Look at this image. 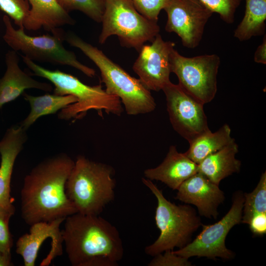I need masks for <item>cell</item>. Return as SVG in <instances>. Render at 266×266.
<instances>
[{
    "label": "cell",
    "mask_w": 266,
    "mask_h": 266,
    "mask_svg": "<svg viewBox=\"0 0 266 266\" xmlns=\"http://www.w3.org/2000/svg\"><path fill=\"white\" fill-rule=\"evenodd\" d=\"M74 161L66 154L47 159L24 178L21 192V216L31 226L77 213L66 192Z\"/></svg>",
    "instance_id": "1"
},
{
    "label": "cell",
    "mask_w": 266,
    "mask_h": 266,
    "mask_svg": "<svg viewBox=\"0 0 266 266\" xmlns=\"http://www.w3.org/2000/svg\"><path fill=\"white\" fill-rule=\"evenodd\" d=\"M63 243L73 266H117L124 255L117 228L99 215L76 213L66 217Z\"/></svg>",
    "instance_id": "2"
},
{
    "label": "cell",
    "mask_w": 266,
    "mask_h": 266,
    "mask_svg": "<svg viewBox=\"0 0 266 266\" xmlns=\"http://www.w3.org/2000/svg\"><path fill=\"white\" fill-rule=\"evenodd\" d=\"M65 40L78 48L96 65L105 86V91L120 100L128 115L146 114L155 110L156 103L150 91L138 78L132 76L101 50L76 34L65 33Z\"/></svg>",
    "instance_id": "3"
},
{
    "label": "cell",
    "mask_w": 266,
    "mask_h": 266,
    "mask_svg": "<svg viewBox=\"0 0 266 266\" xmlns=\"http://www.w3.org/2000/svg\"><path fill=\"white\" fill-rule=\"evenodd\" d=\"M21 57L33 75L46 79L54 85V94L71 95L76 98V102L60 111L59 119H80L91 110L97 111L101 116L103 111L107 114L117 116H120L123 113V107L120 100L107 93L101 85H86L72 75L58 69H48L23 55Z\"/></svg>",
    "instance_id": "4"
},
{
    "label": "cell",
    "mask_w": 266,
    "mask_h": 266,
    "mask_svg": "<svg viewBox=\"0 0 266 266\" xmlns=\"http://www.w3.org/2000/svg\"><path fill=\"white\" fill-rule=\"evenodd\" d=\"M114 169L110 165L80 155L66 184V192L77 212L99 215L115 198Z\"/></svg>",
    "instance_id": "5"
},
{
    "label": "cell",
    "mask_w": 266,
    "mask_h": 266,
    "mask_svg": "<svg viewBox=\"0 0 266 266\" xmlns=\"http://www.w3.org/2000/svg\"><path fill=\"white\" fill-rule=\"evenodd\" d=\"M141 180L157 199L155 219L160 231L158 238L145 247V253L153 257L175 247H184L191 242L193 234L202 226L200 218L192 206L176 205L168 200L151 180L146 178Z\"/></svg>",
    "instance_id": "6"
},
{
    "label": "cell",
    "mask_w": 266,
    "mask_h": 266,
    "mask_svg": "<svg viewBox=\"0 0 266 266\" xmlns=\"http://www.w3.org/2000/svg\"><path fill=\"white\" fill-rule=\"evenodd\" d=\"M101 22L100 44L116 35L122 46L138 52L145 42H151L160 32L157 22L140 14L132 0H105Z\"/></svg>",
    "instance_id": "7"
},
{
    "label": "cell",
    "mask_w": 266,
    "mask_h": 266,
    "mask_svg": "<svg viewBox=\"0 0 266 266\" xmlns=\"http://www.w3.org/2000/svg\"><path fill=\"white\" fill-rule=\"evenodd\" d=\"M2 21L5 27L3 39L13 50L22 52L33 61L67 66L88 77L95 76L93 68L81 63L74 53L64 47L65 33L62 30L51 34L31 36L25 33L24 28L15 29L7 15L3 16Z\"/></svg>",
    "instance_id": "8"
},
{
    "label": "cell",
    "mask_w": 266,
    "mask_h": 266,
    "mask_svg": "<svg viewBox=\"0 0 266 266\" xmlns=\"http://www.w3.org/2000/svg\"><path fill=\"white\" fill-rule=\"evenodd\" d=\"M221 63L215 54L185 57L174 48L170 54L171 72L178 79V85L187 94L205 104L215 97L217 74Z\"/></svg>",
    "instance_id": "9"
},
{
    "label": "cell",
    "mask_w": 266,
    "mask_h": 266,
    "mask_svg": "<svg viewBox=\"0 0 266 266\" xmlns=\"http://www.w3.org/2000/svg\"><path fill=\"white\" fill-rule=\"evenodd\" d=\"M244 201L242 191L234 193L231 207L220 220L212 225L202 224V231L193 240L181 249L173 250V252L187 259L192 257L213 260L217 258L233 259L235 254L227 248L225 240L230 230L241 222Z\"/></svg>",
    "instance_id": "10"
},
{
    "label": "cell",
    "mask_w": 266,
    "mask_h": 266,
    "mask_svg": "<svg viewBox=\"0 0 266 266\" xmlns=\"http://www.w3.org/2000/svg\"><path fill=\"white\" fill-rule=\"evenodd\" d=\"M173 129L189 143L210 131L204 104L187 94L171 81L162 89Z\"/></svg>",
    "instance_id": "11"
},
{
    "label": "cell",
    "mask_w": 266,
    "mask_h": 266,
    "mask_svg": "<svg viewBox=\"0 0 266 266\" xmlns=\"http://www.w3.org/2000/svg\"><path fill=\"white\" fill-rule=\"evenodd\" d=\"M164 10L167 16L165 30L176 33L184 47H197L213 13L199 0H168Z\"/></svg>",
    "instance_id": "12"
},
{
    "label": "cell",
    "mask_w": 266,
    "mask_h": 266,
    "mask_svg": "<svg viewBox=\"0 0 266 266\" xmlns=\"http://www.w3.org/2000/svg\"><path fill=\"white\" fill-rule=\"evenodd\" d=\"M174 47V42L164 40L159 33L151 44L140 49L133 69L149 91L162 90L170 82V54Z\"/></svg>",
    "instance_id": "13"
},
{
    "label": "cell",
    "mask_w": 266,
    "mask_h": 266,
    "mask_svg": "<svg viewBox=\"0 0 266 266\" xmlns=\"http://www.w3.org/2000/svg\"><path fill=\"white\" fill-rule=\"evenodd\" d=\"M65 219L62 218L51 222L34 223L30 226L29 233L18 238L16 244V252L23 258L25 266H34L39 249L48 238L51 240V249L40 266H48L55 258L62 255L63 238L60 226Z\"/></svg>",
    "instance_id": "14"
},
{
    "label": "cell",
    "mask_w": 266,
    "mask_h": 266,
    "mask_svg": "<svg viewBox=\"0 0 266 266\" xmlns=\"http://www.w3.org/2000/svg\"><path fill=\"white\" fill-rule=\"evenodd\" d=\"M175 199L196 206L200 216L216 219L218 208L225 200L224 193L219 185L197 172L184 181L178 188Z\"/></svg>",
    "instance_id": "15"
},
{
    "label": "cell",
    "mask_w": 266,
    "mask_h": 266,
    "mask_svg": "<svg viewBox=\"0 0 266 266\" xmlns=\"http://www.w3.org/2000/svg\"><path fill=\"white\" fill-rule=\"evenodd\" d=\"M27 139L26 131L20 125L8 129L0 140V207L13 214L15 208L10 183L15 160Z\"/></svg>",
    "instance_id": "16"
},
{
    "label": "cell",
    "mask_w": 266,
    "mask_h": 266,
    "mask_svg": "<svg viewBox=\"0 0 266 266\" xmlns=\"http://www.w3.org/2000/svg\"><path fill=\"white\" fill-rule=\"evenodd\" d=\"M5 59L6 69L0 78V108L16 99L27 89H36L45 92L53 90L50 84L38 81L22 70L17 52L8 51Z\"/></svg>",
    "instance_id": "17"
},
{
    "label": "cell",
    "mask_w": 266,
    "mask_h": 266,
    "mask_svg": "<svg viewBox=\"0 0 266 266\" xmlns=\"http://www.w3.org/2000/svg\"><path fill=\"white\" fill-rule=\"evenodd\" d=\"M197 172L198 164L171 145L162 163L156 167L145 169L144 175L147 179L160 181L175 190Z\"/></svg>",
    "instance_id": "18"
},
{
    "label": "cell",
    "mask_w": 266,
    "mask_h": 266,
    "mask_svg": "<svg viewBox=\"0 0 266 266\" xmlns=\"http://www.w3.org/2000/svg\"><path fill=\"white\" fill-rule=\"evenodd\" d=\"M30 4L29 16L24 24L28 31H37L41 28L55 33L66 25H74L75 21L59 4L56 0H27Z\"/></svg>",
    "instance_id": "19"
},
{
    "label": "cell",
    "mask_w": 266,
    "mask_h": 266,
    "mask_svg": "<svg viewBox=\"0 0 266 266\" xmlns=\"http://www.w3.org/2000/svg\"><path fill=\"white\" fill-rule=\"evenodd\" d=\"M238 150V145L234 140L198 164V172L219 185L223 179L239 172L241 162L235 158Z\"/></svg>",
    "instance_id": "20"
},
{
    "label": "cell",
    "mask_w": 266,
    "mask_h": 266,
    "mask_svg": "<svg viewBox=\"0 0 266 266\" xmlns=\"http://www.w3.org/2000/svg\"><path fill=\"white\" fill-rule=\"evenodd\" d=\"M24 98L29 102L31 111L20 126L27 131L40 117L56 113L58 111L77 101L71 95L45 94L34 96L23 93Z\"/></svg>",
    "instance_id": "21"
},
{
    "label": "cell",
    "mask_w": 266,
    "mask_h": 266,
    "mask_svg": "<svg viewBox=\"0 0 266 266\" xmlns=\"http://www.w3.org/2000/svg\"><path fill=\"white\" fill-rule=\"evenodd\" d=\"M231 133V128L227 124L214 133L210 130L189 143V148L185 153L192 161L199 164L208 155L234 141Z\"/></svg>",
    "instance_id": "22"
},
{
    "label": "cell",
    "mask_w": 266,
    "mask_h": 266,
    "mask_svg": "<svg viewBox=\"0 0 266 266\" xmlns=\"http://www.w3.org/2000/svg\"><path fill=\"white\" fill-rule=\"evenodd\" d=\"M245 1L244 15L233 35L240 41L264 34L266 29V0Z\"/></svg>",
    "instance_id": "23"
},
{
    "label": "cell",
    "mask_w": 266,
    "mask_h": 266,
    "mask_svg": "<svg viewBox=\"0 0 266 266\" xmlns=\"http://www.w3.org/2000/svg\"><path fill=\"white\" fill-rule=\"evenodd\" d=\"M244 201L241 223L248 224L251 218L259 213H266V172L263 173L254 190L244 193Z\"/></svg>",
    "instance_id": "24"
},
{
    "label": "cell",
    "mask_w": 266,
    "mask_h": 266,
    "mask_svg": "<svg viewBox=\"0 0 266 266\" xmlns=\"http://www.w3.org/2000/svg\"><path fill=\"white\" fill-rule=\"evenodd\" d=\"M68 12L77 10L94 21L100 23L104 9L105 0H56Z\"/></svg>",
    "instance_id": "25"
},
{
    "label": "cell",
    "mask_w": 266,
    "mask_h": 266,
    "mask_svg": "<svg viewBox=\"0 0 266 266\" xmlns=\"http://www.w3.org/2000/svg\"><path fill=\"white\" fill-rule=\"evenodd\" d=\"M27 0H0V8L20 28H24L30 10Z\"/></svg>",
    "instance_id": "26"
},
{
    "label": "cell",
    "mask_w": 266,
    "mask_h": 266,
    "mask_svg": "<svg viewBox=\"0 0 266 266\" xmlns=\"http://www.w3.org/2000/svg\"><path fill=\"white\" fill-rule=\"evenodd\" d=\"M213 13H218L227 24L234 20L235 11L242 0H199Z\"/></svg>",
    "instance_id": "27"
},
{
    "label": "cell",
    "mask_w": 266,
    "mask_h": 266,
    "mask_svg": "<svg viewBox=\"0 0 266 266\" xmlns=\"http://www.w3.org/2000/svg\"><path fill=\"white\" fill-rule=\"evenodd\" d=\"M137 11L147 19L157 22L168 0H132Z\"/></svg>",
    "instance_id": "28"
},
{
    "label": "cell",
    "mask_w": 266,
    "mask_h": 266,
    "mask_svg": "<svg viewBox=\"0 0 266 266\" xmlns=\"http://www.w3.org/2000/svg\"><path fill=\"white\" fill-rule=\"evenodd\" d=\"M13 215L10 212L0 207V250L11 254L13 239L9 231V223L11 217Z\"/></svg>",
    "instance_id": "29"
},
{
    "label": "cell",
    "mask_w": 266,
    "mask_h": 266,
    "mask_svg": "<svg viewBox=\"0 0 266 266\" xmlns=\"http://www.w3.org/2000/svg\"><path fill=\"white\" fill-rule=\"evenodd\" d=\"M149 266H191L189 259L176 255L173 250H166L153 256Z\"/></svg>",
    "instance_id": "30"
},
{
    "label": "cell",
    "mask_w": 266,
    "mask_h": 266,
    "mask_svg": "<svg viewBox=\"0 0 266 266\" xmlns=\"http://www.w3.org/2000/svg\"><path fill=\"white\" fill-rule=\"evenodd\" d=\"M251 232L255 235L266 233V213H259L253 216L248 223Z\"/></svg>",
    "instance_id": "31"
},
{
    "label": "cell",
    "mask_w": 266,
    "mask_h": 266,
    "mask_svg": "<svg viewBox=\"0 0 266 266\" xmlns=\"http://www.w3.org/2000/svg\"><path fill=\"white\" fill-rule=\"evenodd\" d=\"M255 62L264 65L266 64V37L263 38L262 43L257 47L254 56Z\"/></svg>",
    "instance_id": "32"
},
{
    "label": "cell",
    "mask_w": 266,
    "mask_h": 266,
    "mask_svg": "<svg viewBox=\"0 0 266 266\" xmlns=\"http://www.w3.org/2000/svg\"><path fill=\"white\" fill-rule=\"evenodd\" d=\"M11 255L6 254L0 250V266H12Z\"/></svg>",
    "instance_id": "33"
}]
</instances>
